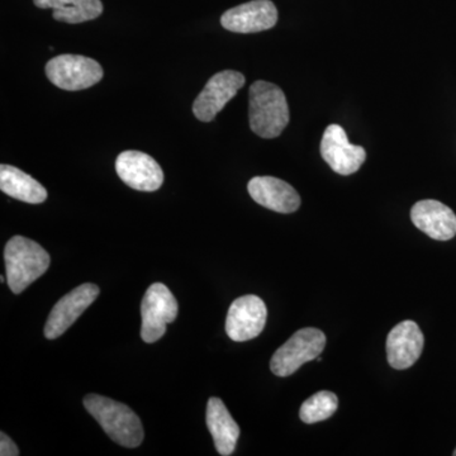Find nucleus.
<instances>
[{
  "instance_id": "nucleus-1",
  "label": "nucleus",
  "mask_w": 456,
  "mask_h": 456,
  "mask_svg": "<svg viewBox=\"0 0 456 456\" xmlns=\"http://www.w3.org/2000/svg\"><path fill=\"white\" fill-rule=\"evenodd\" d=\"M290 114L283 90L275 84L257 80L248 90V122L263 139H275L289 123Z\"/></svg>"
},
{
  "instance_id": "nucleus-2",
  "label": "nucleus",
  "mask_w": 456,
  "mask_h": 456,
  "mask_svg": "<svg viewBox=\"0 0 456 456\" xmlns=\"http://www.w3.org/2000/svg\"><path fill=\"white\" fill-rule=\"evenodd\" d=\"M83 402L86 411L114 443L130 449L142 444L143 426L130 407L99 395H86Z\"/></svg>"
},
{
  "instance_id": "nucleus-3",
  "label": "nucleus",
  "mask_w": 456,
  "mask_h": 456,
  "mask_svg": "<svg viewBox=\"0 0 456 456\" xmlns=\"http://www.w3.org/2000/svg\"><path fill=\"white\" fill-rule=\"evenodd\" d=\"M7 283L14 294L22 293L49 269L50 255L40 244L14 236L4 248Z\"/></svg>"
},
{
  "instance_id": "nucleus-4",
  "label": "nucleus",
  "mask_w": 456,
  "mask_h": 456,
  "mask_svg": "<svg viewBox=\"0 0 456 456\" xmlns=\"http://www.w3.org/2000/svg\"><path fill=\"white\" fill-rule=\"evenodd\" d=\"M325 346V334L314 327H305L275 351L270 369L277 377H289L305 362L318 359Z\"/></svg>"
},
{
  "instance_id": "nucleus-5",
  "label": "nucleus",
  "mask_w": 456,
  "mask_h": 456,
  "mask_svg": "<svg viewBox=\"0 0 456 456\" xmlns=\"http://www.w3.org/2000/svg\"><path fill=\"white\" fill-rule=\"evenodd\" d=\"M45 71L53 86L68 92L88 89L101 82L104 75L103 69L95 60L69 53L51 59Z\"/></svg>"
},
{
  "instance_id": "nucleus-6",
  "label": "nucleus",
  "mask_w": 456,
  "mask_h": 456,
  "mask_svg": "<svg viewBox=\"0 0 456 456\" xmlns=\"http://www.w3.org/2000/svg\"><path fill=\"white\" fill-rule=\"evenodd\" d=\"M179 305L169 288L163 283L150 285L141 303V338L147 344L160 340L167 323L178 317Z\"/></svg>"
},
{
  "instance_id": "nucleus-7",
  "label": "nucleus",
  "mask_w": 456,
  "mask_h": 456,
  "mask_svg": "<svg viewBox=\"0 0 456 456\" xmlns=\"http://www.w3.org/2000/svg\"><path fill=\"white\" fill-rule=\"evenodd\" d=\"M245 77L239 71L224 70L213 75L193 103V113L202 122H212L239 90Z\"/></svg>"
},
{
  "instance_id": "nucleus-8",
  "label": "nucleus",
  "mask_w": 456,
  "mask_h": 456,
  "mask_svg": "<svg viewBox=\"0 0 456 456\" xmlns=\"http://www.w3.org/2000/svg\"><path fill=\"white\" fill-rule=\"evenodd\" d=\"M268 310L263 299L253 294L240 297L230 305L226 318V334L232 341L253 340L265 327Z\"/></svg>"
},
{
  "instance_id": "nucleus-9",
  "label": "nucleus",
  "mask_w": 456,
  "mask_h": 456,
  "mask_svg": "<svg viewBox=\"0 0 456 456\" xmlns=\"http://www.w3.org/2000/svg\"><path fill=\"white\" fill-rule=\"evenodd\" d=\"M98 296V285L86 283L75 288L70 293L62 297L53 305L49 320H47L46 325H45V336H46V338L55 340V338L65 334L66 330L70 329L74 325L75 321L82 316L84 312L88 310Z\"/></svg>"
},
{
  "instance_id": "nucleus-10",
  "label": "nucleus",
  "mask_w": 456,
  "mask_h": 456,
  "mask_svg": "<svg viewBox=\"0 0 456 456\" xmlns=\"http://www.w3.org/2000/svg\"><path fill=\"white\" fill-rule=\"evenodd\" d=\"M321 155L340 175L356 173L367 159L364 147L350 143L346 132L338 125H330L326 128L321 141Z\"/></svg>"
},
{
  "instance_id": "nucleus-11",
  "label": "nucleus",
  "mask_w": 456,
  "mask_h": 456,
  "mask_svg": "<svg viewBox=\"0 0 456 456\" xmlns=\"http://www.w3.org/2000/svg\"><path fill=\"white\" fill-rule=\"evenodd\" d=\"M116 171L125 184L140 191H155L164 183V173L154 158L141 151H123L116 160Z\"/></svg>"
},
{
  "instance_id": "nucleus-12",
  "label": "nucleus",
  "mask_w": 456,
  "mask_h": 456,
  "mask_svg": "<svg viewBox=\"0 0 456 456\" xmlns=\"http://www.w3.org/2000/svg\"><path fill=\"white\" fill-rule=\"evenodd\" d=\"M278 22V9L270 0H253L228 9L221 17L224 29L235 33H256L273 28Z\"/></svg>"
},
{
  "instance_id": "nucleus-13",
  "label": "nucleus",
  "mask_w": 456,
  "mask_h": 456,
  "mask_svg": "<svg viewBox=\"0 0 456 456\" xmlns=\"http://www.w3.org/2000/svg\"><path fill=\"white\" fill-rule=\"evenodd\" d=\"M425 338L413 321L398 323L387 338V356L392 368L404 370L412 367L424 350Z\"/></svg>"
},
{
  "instance_id": "nucleus-14",
  "label": "nucleus",
  "mask_w": 456,
  "mask_h": 456,
  "mask_svg": "<svg viewBox=\"0 0 456 456\" xmlns=\"http://www.w3.org/2000/svg\"><path fill=\"white\" fill-rule=\"evenodd\" d=\"M411 220L426 235L437 241H449L456 235V216L439 200H419L411 209Z\"/></svg>"
},
{
  "instance_id": "nucleus-15",
  "label": "nucleus",
  "mask_w": 456,
  "mask_h": 456,
  "mask_svg": "<svg viewBox=\"0 0 456 456\" xmlns=\"http://www.w3.org/2000/svg\"><path fill=\"white\" fill-rule=\"evenodd\" d=\"M251 198L272 211L293 213L301 207V197L292 185L274 176H255L248 184Z\"/></svg>"
},
{
  "instance_id": "nucleus-16",
  "label": "nucleus",
  "mask_w": 456,
  "mask_h": 456,
  "mask_svg": "<svg viewBox=\"0 0 456 456\" xmlns=\"http://www.w3.org/2000/svg\"><path fill=\"white\" fill-rule=\"evenodd\" d=\"M206 422L218 454L232 455L239 441L240 428L220 398H209L207 404Z\"/></svg>"
},
{
  "instance_id": "nucleus-17",
  "label": "nucleus",
  "mask_w": 456,
  "mask_h": 456,
  "mask_svg": "<svg viewBox=\"0 0 456 456\" xmlns=\"http://www.w3.org/2000/svg\"><path fill=\"white\" fill-rule=\"evenodd\" d=\"M0 189L7 196L29 204H41L47 200L44 185L12 165H0Z\"/></svg>"
},
{
  "instance_id": "nucleus-18",
  "label": "nucleus",
  "mask_w": 456,
  "mask_h": 456,
  "mask_svg": "<svg viewBox=\"0 0 456 456\" xmlns=\"http://www.w3.org/2000/svg\"><path fill=\"white\" fill-rule=\"evenodd\" d=\"M36 7L53 9V20L77 25L95 20L103 13L101 0H33Z\"/></svg>"
},
{
  "instance_id": "nucleus-19",
  "label": "nucleus",
  "mask_w": 456,
  "mask_h": 456,
  "mask_svg": "<svg viewBox=\"0 0 456 456\" xmlns=\"http://www.w3.org/2000/svg\"><path fill=\"white\" fill-rule=\"evenodd\" d=\"M338 407L335 393L321 391L308 398L299 410V417L305 424H317L330 419Z\"/></svg>"
},
{
  "instance_id": "nucleus-20",
  "label": "nucleus",
  "mask_w": 456,
  "mask_h": 456,
  "mask_svg": "<svg viewBox=\"0 0 456 456\" xmlns=\"http://www.w3.org/2000/svg\"><path fill=\"white\" fill-rule=\"evenodd\" d=\"M0 455L2 456H18L20 452L14 441L7 434H0Z\"/></svg>"
},
{
  "instance_id": "nucleus-21",
  "label": "nucleus",
  "mask_w": 456,
  "mask_h": 456,
  "mask_svg": "<svg viewBox=\"0 0 456 456\" xmlns=\"http://www.w3.org/2000/svg\"><path fill=\"white\" fill-rule=\"evenodd\" d=\"M4 281H5L4 277H3V275H2V277H0V281H2V283H4Z\"/></svg>"
},
{
  "instance_id": "nucleus-22",
  "label": "nucleus",
  "mask_w": 456,
  "mask_h": 456,
  "mask_svg": "<svg viewBox=\"0 0 456 456\" xmlns=\"http://www.w3.org/2000/svg\"><path fill=\"white\" fill-rule=\"evenodd\" d=\"M452 455L456 456V449L454 450V452H452Z\"/></svg>"
}]
</instances>
